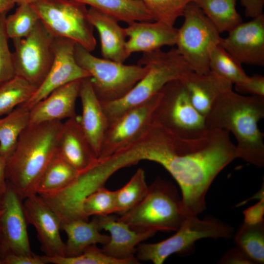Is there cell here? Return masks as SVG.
Instances as JSON below:
<instances>
[{"label": "cell", "instance_id": "obj_33", "mask_svg": "<svg viewBox=\"0 0 264 264\" xmlns=\"http://www.w3.org/2000/svg\"><path fill=\"white\" fill-rule=\"evenodd\" d=\"M39 21V15L31 4H19L15 12L5 18V27L8 38L13 40L26 37Z\"/></svg>", "mask_w": 264, "mask_h": 264}, {"label": "cell", "instance_id": "obj_3", "mask_svg": "<svg viewBox=\"0 0 264 264\" xmlns=\"http://www.w3.org/2000/svg\"><path fill=\"white\" fill-rule=\"evenodd\" d=\"M62 121L29 125L6 162L5 177L21 198L36 194L39 180L58 152Z\"/></svg>", "mask_w": 264, "mask_h": 264}, {"label": "cell", "instance_id": "obj_15", "mask_svg": "<svg viewBox=\"0 0 264 264\" xmlns=\"http://www.w3.org/2000/svg\"><path fill=\"white\" fill-rule=\"evenodd\" d=\"M219 44L240 64L264 66V15L242 22Z\"/></svg>", "mask_w": 264, "mask_h": 264}, {"label": "cell", "instance_id": "obj_22", "mask_svg": "<svg viewBox=\"0 0 264 264\" xmlns=\"http://www.w3.org/2000/svg\"><path fill=\"white\" fill-rule=\"evenodd\" d=\"M190 99L205 118L219 97L232 88V84L209 71L204 74L191 71L183 79Z\"/></svg>", "mask_w": 264, "mask_h": 264}, {"label": "cell", "instance_id": "obj_7", "mask_svg": "<svg viewBox=\"0 0 264 264\" xmlns=\"http://www.w3.org/2000/svg\"><path fill=\"white\" fill-rule=\"evenodd\" d=\"M232 233L231 227L214 218L200 219L197 216H187L171 237L158 242L140 243L136 248V258L162 264L172 254L191 251L198 240L208 238L228 239Z\"/></svg>", "mask_w": 264, "mask_h": 264}, {"label": "cell", "instance_id": "obj_46", "mask_svg": "<svg viewBox=\"0 0 264 264\" xmlns=\"http://www.w3.org/2000/svg\"><path fill=\"white\" fill-rule=\"evenodd\" d=\"M2 196L0 194V210L2 208Z\"/></svg>", "mask_w": 264, "mask_h": 264}, {"label": "cell", "instance_id": "obj_28", "mask_svg": "<svg viewBox=\"0 0 264 264\" xmlns=\"http://www.w3.org/2000/svg\"><path fill=\"white\" fill-rule=\"evenodd\" d=\"M81 172L70 165L57 152L42 174L36 193L40 195L62 189L72 182Z\"/></svg>", "mask_w": 264, "mask_h": 264}, {"label": "cell", "instance_id": "obj_31", "mask_svg": "<svg viewBox=\"0 0 264 264\" xmlns=\"http://www.w3.org/2000/svg\"><path fill=\"white\" fill-rule=\"evenodd\" d=\"M209 66L210 71L232 84L243 82L249 77L242 64L219 44L213 46L210 51Z\"/></svg>", "mask_w": 264, "mask_h": 264}, {"label": "cell", "instance_id": "obj_6", "mask_svg": "<svg viewBox=\"0 0 264 264\" xmlns=\"http://www.w3.org/2000/svg\"><path fill=\"white\" fill-rule=\"evenodd\" d=\"M76 43L74 49L77 64L90 74L94 92L102 103L118 100L126 95L146 74V66L126 65L100 58Z\"/></svg>", "mask_w": 264, "mask_h": 264}, {"label": "cell", "instance_id": "obj_12", "mask_svg": "<svg viewBox=\"0 0 264 264\" xmlns=\"http://www.w3.org/2000/svg\"><path fill=\"white\" fill-rule=\"evenodd\" d=\"M160 92L110 123L104 135L98 158L109 156L140 137L153 123V115Z\"/></svg>", "mask_w": 264, "mask_h": 264}, {"label": "cell", "instance_id": "obj_10", "mask_svg": "<svg viewBox=\"0 0 264 264\" xmlns=\"http://www.w3.org/2000/svg\"><path fill=\"white\" fill-rule=\"evenodd\" d=\"M182 16L183 22L177 29L176 48L193 71L207 73L210 51L220 44V33L194 1L187 5Z\"/></svg>", "mask_w": 264, "mask_h": 264}, {"label": "cell", "instance_id": "obj_16", "mask_svg": "<svg viewBox=\"0 0 264 264\" xmlns=\"http://www.w3.org/2000/svg\"><path fill=\"white\" fill-rule=\"evenodd\" d=\"M23 204L28 223L35 227L44 255L65 256V242L60 233L62 222L57 214L37 194L25 198Z\"/></svg>", "mask_w": 264, "mask_h": 264}, {"label": "cell", "instance_id": "obj_27", "mask_svg": "<svg viewBox=\"0 0 264 264\" xmlns=\"http://www.w3.org/2000/svg\"><path fill=\"white\" fill-rule=\"evenodd\" d=\"M237 0H194L220 34L229 32L242 22L237 12Z\"/></svg>", "mask_w": 264, "mask_h": 264}, {"label": "cell", "instance_id": "obj_47", "mask_svg": "<svg viewBox=\"0 0 264 264\" xmlns=\"http://www.w3.org/2000/svg\"><path fill=\"white\" fill-rule=\"evenodd\" d=\"M0 264H2V257H1L0 250Z\"/></svg>", "mask_w": 264, "mask_h": 264}, {"label": "cell", "instance_id": "obj_21", "mask_svg": "<svg viewBox=\"0 0 264 264\" xmlns=\"http://www.w3.org/2000/svg\"><path fill=\"white\" fill-rule=\"evenodd\" d=\"M100 230L109 232L110 239L102 250L107 255L119 259L134 257L137 246L155 233L132 229L126 223L111 215L96 216Z\"/></svg>", "mask_w": 264, "mask_h": 264}, {"label": "cell", "instance_id": "obj_20", "mask_svg": "<svg viewBox=\"0 0 264 264\" xmlns=\"http://www.w3.org/2000/svg\"><path fill=\"white\" fill-rule=\"evenodd\" d=\"M82 112L81 128L98 158L104 135L109 126L102 103L96 95L90 77L82 80L79 91Z\"/></svg>", "mask_w": 264, "mask_h": 264}, {"label": "cell", "instance_id": "obj_19", "mask_svg": "<svg viewBox=\"0 0 264 264\" xmlns=\"http://www.w3.org/2000/svg\"><path fill=\"white\" fill-rule=\"evenodd\" d=\"M58 153L79 172L87 169L97 160L98 157L81 128L79 116L63 122Z\"/></svg>", "mask_w": 264, "mask_h": 264}, {"label": "cell", "instance_id": "obj_25", "mask_svg": "<svg viewBox=\"0 0 264 264\" xmlns=\"http://www.w3.org/2000/svg\"><path fill=\"white\" fill-rule=\"evenodd\" d=\"M109 15L127 24L134 21H151L141 0H74Z\"/></svg>", "mask_w": 264, "mask_h": 264}, {"label": "cell", "instance_id": "obj_26", "mask_svg": "<svg viewBox=\"0 0 264 264\" xmlns=\"http://www.w3.org/2000/svg\"><path fill=\"white\" fill-rule=\"evenodd\" d=\"M29 111L21 105L0 117V154L6 162L12 154L19 137L28 126Z\"/></svg>", "mask_w": 264, "mask_h": 264}, {"label": "cell", "instance_id": "obj_24", "mask_svg": "<svg viewBox=\"0 0 264 264\" xmlns=\"http://www.w3.org/2000/svg\"><path fill=\"white\" fill-rule=\"evenodd\" d=\"M61 228L66 233L65 256H78L89 246L107 243L110 236L100 232L96 216L89 220H76L62 223Z\"/></svg>", "mask_w": 264, "mask_h": 264}, {"label": "cell", "instance_id": "obj_34", "mask_svg": "<svg viewBox=\"0 0 264 264\" xmlns=\"http://www.w3.org/2000/svg\"><path fill=\"white\" fill-rule=\"evenodd\" d=\"M46 264H139L135 257L119 259L106 254L96 244L88 247L81 254L74 257L56 256L48 257L44 255Z\"/></svg>", "mask_w": 264, "mask_h": 264}, {"label": "cell", "instance_id": "obj_5", "mask_svg": "<svg viewBox=\"0 0 264 264\" xmlns=\"http://www.w3.org/2000/svg\"><path fill=\"white\" fill-rule=\"evenodd\" d=\"M187 216L181 197L170 182L157 177L142 200L118 220L138 231H176Z\"/></svg>", "mask_w": 264, "mask_h": 264}, {"label": "cell", "instance_id": "obj_13", "mask_svg": "<svg viewBox=\"0 0 264 264\" xmlns=\"http://www.w3.org/2000/svg\"><path fill=\"white\" fill-rule=\"evenodd\" d=\"M76 43L66 38H54L53 60L42 84L31 97L21 106L29 110L55 89L72 82L90 77L77 63L74 54Z\"/></svg>", "mask_w": 264, "mask_h": 264}, {"label": "cell", "instance_id": "obj_39", "mask_svg": "<svg viewBox=\"0 0 264 264\" xmlns=\"http://www.w3.org/2000/svg\"><path fill=\"white\" fill-rule=\"evenodd\" d=\"M2 264H45L42 256L32 253L29 254H8L2 258Z\"/></svg>", "mask_w": 264, "mask_h": 264}, {"label": "cell", "instance_id": "obj_23", "mask_svg": "<svg viewBox=\"0 0 264 264\" xmlns=\"http://www.w3.org/2000/svg\"><path fill=\"white\" fill-rule=\"evenodd\" d=\"M88 12L90 22L98 32L103 58L124 63L130 56L125 48V28L114 17L93 7H89Z\"/></svg>", "mask_w": 264, "mask_h": 264}, {"label": "cell", "instance_id": "obj_45", "mask_svg": "<svg viewBox=\"0 0 264 264\" xmlns=\"http://www.w3.org/2000/svg\"><path fill=\"white\" fill-rule=\"evenodd\" d=\"M14 3L18 5L22 3H29L31 4L37 0H13Z\"/></svg>", "mask_w": 264, "mask_h": 264}, {"label": "cell", "instance_id": "obj_41", "mask_svg": "<svg viewBox=\"0 0 264 264\" xmlns=\"http://www.w3.org/2000/svg\"><path fill=\"white\" fill-rule=\"evenodd\" d=\"M219 264H251L254 262L239 248H232L226 252L219 260Z\"/></svg>", "mask_w": 264, "mask_h": 264}, {"label": "cell", "instance_id": "obj_11", "mask_svg": "<svg viewBox=\"0 0 264 264\" xmlns=\"http://www.w3.org/2000/svg\"><path fill=\"white\" fill-rule=\"evenodd\" d=\"M54 37L40 21L25 38L13 39L12 53L16 76L35 86L42 84L52 65Z\"/></svg>", "mask_w": 264, "mask_h": 264}, {"label": "cell", "instance_id": "obj_35", "mask_svg": "<svg viewBox=\"0 0 264 264\" xmlns=\"http://www.w3.org/2000/svg\"><path fill=\"white\" fill-rule=\"evenodd\" d=\"M152 21L174 26L177 19L182 16L187 5L194 0H141Z\"/></svg>", "mask_w": 264, "mask_h": 264}, {"label": "cell", "instance_id": "obj_17", "mask_svg": "<svg viewBox=\"0 0 264 264\" xmlns=\"http://www.w3.org/2000/svg\"><path fill=\"white\" fill-rule=\"evenodd\" d=\"M82 80L72 82L55 89L36 103L29 110L28 125L62 121L77 116L75 105L79 96Z\"/></svg>", "mask_w": 264, "mask_h": 264}, {"label": "cell", "instance_id": "obj_1", "mask_svg": "<svg viewBox=\"0 0 264 264\" xmlns=\"http://www.w3.org/2000/svg\"><path fill=\"white\" fill-rule=\"evenodd\" d=\"M131 149L137 161L158 163L173 177L181 189L186 216H197L205 209L210 185L237 158L235 145L225 130H208L201 136L187 138L152 123Z\"/></svg>", "mask_w": 264, "mask_h": 264}, {"label": "cell", "instance_id": "obj_29", "mask_svg": "<svg viewBox=\"0 0 264 264\" xmlns=\"http://www.w3.org/2000/svg\"><path fill=\"white\" fill-rule=\"evenodd\" d=\"M234 242L254 264L264 263V222L254 225L243 222L235 235Z\"/></svg>", "mask_w": 264, "mask_h": 264}, {"label": "cell", "instance_id": "obj_14", "mask_svg": "<svg viewBox=\"0 0 264 264\" xmlns=\"http://www.w3.org/2000/svg\"><path fill=\"white\" fill-rule=\"evenodd\" d=\"M23 199L7 182L2 195L0 215V250L2 257L8 254H29L31 251L27 233L28 222Z\"/></svg>", "mask_w": 264, "mask_h": 264}, {"label": "cell", "instance_id": "obj_4", "mask_svg": "<svg viewBox=\"0 0 264 264\" xmlns=\"http://www.w3.org/2000/svg\"><path fill=\"white\" fill-rule=\"evenodd\" d=\"M138 64L146 66V74L122 98L102 103L109 125L127 110L143 104L160 92L169 82L183 79L193 71L176 48L143 53Z\"/></svg>", "mask_w": 264, "mask_h": 264}, {"label": "cell", "instance_id": "obj_32", "mask_svg": "<svg viewBox=\"0 0 264 264\" xmlns=\"http://www.w3.org/2000/svg\"><path fill=\"white\" fill-rule=\"evenodd\" d=\"M148 187L145 172L139 168L124 186L115 191L116 213L121 215L136 206L146 196Z\"/></svg>", "mask_w": 264, "mask_h": 264}, {"label": "cell", "instance_id": "obj_30", "mask_svg": "<svg viewBox=\"0 0 264 264\" xmlns=\"http://www.w3.org/2000/svg\"><path fill=\"white\" fill-rule=\"evenodd\" d=\"M36 89L35 86L18 76L0 85V117L25 103Z\"/></svg>", "mask_w": 264, "mask_h": 264}, {"label": "cell", "instance_id": "obj_48", "mask_svg": "<svg viewBox=\"0 0 264 264\" xmlns=\"http://www.w3.org/2000/svg\"><path fill=\"white\" fill-rule=\"evenodd\" d=\"M1 211H2V208H1V210H0V215L1 214Z\"/></svg>", "mask_w": 264, "mask_h": 264}, {"label": "cell", "instance_id": "obj_8", "mask_svg": "<svg viewBox=\"0 0 264 264\" xmlns=\"http://www.w3.org/2000/svg\"><path fill=\"white\" fill-rule=\"evenodd\" d=\"M31 4L54 38H68L89 52L94 50V27L86 4L74 0H37Z\"/></svg>", "mask_w": 264, "mask_h": 264}, {"label": "cell", "instance_id": "obj_9", "mask_svg": "<svg viewBox=\"0 0 264 264\" xmlns=\"http://www.w3.org/2000/svg\"><path fill=\"white\" fill-rule=\"evenodd\" d=\"M153 123L177 135L196 138L207 131L205 118L193 105L181 79L171 81L160 91Z\"/></svg>", "mask_w": 264, "mask_h": 264}, {"label": "cell", "instance_id": "obj_40", "mask_svg": "<svg viewBox=\"0 0 264 264\" xmlns=\"http://www.w3.org/2000/svg\"><path fill=\"white\" fill-rule=\"evenodd\" d=\"M244 222L248 224H257L264 222V198L242 212Z\"/></svg>", "mask_w": 264, "mask_h": 264}, {"label": "cell", "instance_id": "obj_38", "mask_svg": "<svg viewBox=\"0 0 264 264\" xmlns=\"http://www.w3.org/2000/svg\"><path fill=\"white\" fill-rule=\"evenodd\" d=\"M235 88L238 92L264 97V77L259 74L249 76L245 81L235 84Z\"/></svg>", "mask_w": 264, "mask_h": 264}, {"label": "cell", "instance_id": "obj_42", "mask_svg": "<svg viewBox=\"0 0 264 264\" xmlns=\"http://www.w3.org/2000/svg\"><path fill=\"white\" fill-rule=\"evenodd\" d=\"M245 15L252 19L263 14L264 0H240Z\"/></svg>", "mask_w": 264, "mask_h": 264}, {"label": "cell", "instance_id": "obj_18", "mask_svg": "<svg viewBox=\"0 0 264 264\" xmlns=\"http://www.w3.org/2000/svg\"><path fill=\"white\" fill-rule=\"evenodd\" d=\"M124 28L129 38L125 44L129 56L134 52L155 51L176 44L177 29L161 22L134 21Z\"/></svg>", "mask_w": 264, "mask_h": 264}, {"label": "cell", "instance_id": "obj_36", "mask_svg": "<svg viewBox=\"0 0 264 264\" xmlns=\"http://www.w3.org/2000/svg\"><path fill=\"white\" fill-rule=\"evenodd\" d=\"M84 215L88 219L90 216H105L116 213L115 191L102 186L90 194L83 203Z\"/></svg>", "mask_w": 264, "mask_h": 264}, {"label": "cell", "instance_id": "obj_37", "mask_svg": "<svg viewBox=\"0 0 264 264\" xmlns=\"http://www.w3.org/2000/svg\"><path fill=\"white\" fill-rule=\"evenodd\" d=\"M7 13L0 14V85L16 76L5 27Z\"/></svg>", "mask_w": 264, "mask_h": 264}, {"label": "cell", "instance_id": "obj_2", "mask_svg": "<svg viewBox=\"0 0 264 264\" xmlns=\"http://www.w3.org/2000/svg\"><path fill=\"white\" fill-rule=\"evenodd\" d=\"M264 117V97L222 93L205 117L208 130H225L235 137L237 158L258 168L264 165V133L259 122Z\"/></svg>", "mask_w": 264, "mask_h": 264}, {"label": "cell", "instance_id": "obj_44", "mask_svg": "<svg viewBox=\"0 0 264 264\" xmlns=\"http://www.w3.org/2000/svg\"><path fill=\"white\" fill-rule=\"evenodd\" d=\"M15 4L13 0H0V14L7 13Z\"/></svg>", "mask_w": 264, "mask_h": 264}, {"label": "cell", "instance_id": "obj_43", "mask_svg": "<svg viewBox=\"0 0 264 264\" xmlns=\"http://www.w3.org/2000/svg\"><path fill=\"white\" fill-rule=\"evenodd\" d=\"M6 160L0 154V194L2 196L7 188L5 177Z\"/></svg>", "mask_w": 264, "mask_h": 264}]
</instances>
